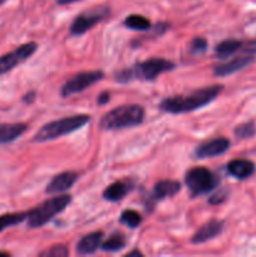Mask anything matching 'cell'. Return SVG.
Returning <instances> with one entry per match:
<instances>
[{"label": "cell", "mask_w": 256, "mask_h": 257, "mask_svg": "<svg viewBox=\"0 0 256 257\" xmlns=\"http://www.w3.org/2000/svg\"><path fill=\"white\" fill-rule=\"evenodd\" d=\"M222 85H211L202 89L193 90L190 94L167 97L160 103V108L163 112L171 113V114L193 112L215 100L222 92Z\"/></svg>", "instance_id": "cell-1"}, {"label": "cell", "mask_w": 256, "mask_h": 257, "mask_svg": "<svg viewBox=\"0 0 256 257\" xmlns=\"http://www.w3.org/2000/svg\"><path fill=\"white\" fill-rule=\"evenodd\" d=\"M175 63L163 58H151L133 67L125 68L115 73V80L119 83H128L135 79L155 80L162 73L175 69Z\"/></svg>", "instance_id": "cell-2"}, {"label": "cell", "mask_w": 256, "mask_h": 257, "mask_svg": "<svg viewBox=\"0 0 256 257\" xmlns=\"http://www.w3.org/2000/svg\"><path fill=\"white\" fill-rule=\"evenodd\" d=\"M90 122V117L88 114H75L70 117L60 118V119L53 120L43 125L37 133H35L33 141L34 142H48V141L57 140L62 136L70 135L75 131L84 127L87 123Z\"/></svg>", "instance_id": "cell-3"}, {"label": "cell", "mask_w": 256, "mask_h": 257, "mask_svg": "<svg viewBox=\"0 0 256 257\" xmlns=\"http://www.w3.org/2000/svg\"><path fill=\"white\" fill-rule=\"evenodd\" d=\"M143 119H145V108L142 105H120L104 114V117L100 119V127L108 131L122 130V128L141 124Z\"/></svg>", "instance_id": "cell-4"}, {"label": "cell", "mask_w": 256, "mask_h": 257, "mask_svg": "<svg viewBox=\"0 0 256 257\" xmlns=\"http://www.w3.org/2000/svg\"><path fill=\"white\" fill-rule=\"evenodd\" d=\"M70 202H72V196L70 195L55 196V197L44 201L35 208L28 211V226L30 228L42 227L45 223L52 221L54 216L64 211Z\"/></svg>", "instance_id": "cell-5"}, {"label": "cell", "mask_w": 256, "mask_h": 257, "mask_svg": "<svg viewBox=\"0 0 256 257\" xmlns=\"http://www.w3.org/2000/svg\"><path fill=\"white\" fill-rule=\"evenodd\" d=\"M185 182L192 196H200L215 190L220 183V177L206 167H193L187 171Z\"/></svg>", "instance_id": "cell-6"}, {"label": "cell", "mask_w": 256, "mask_h": 257, "mask_svg": "<svg viewBox=\"0 0 256 257\" xmlns=\"http://www.w3.org/2000/svg\"><path fill=\"white\" fill-rule=\"evenodd\" d=\"M103 77H104V73L102 70H89V72L78 73L63 84L60 94L64 98L77 94V93H80L89 88L94 83L102 80Z\"/></svg>", "instance_id": "cell-7"}, {"label": "cell", "mask_w": 256, "mask_h": 257, "mask_svg": "<svg viewBox=\"0 0 256 257\" xmlns=\"http://www.w3.org/2000/svg\"><path fill=\"white\" fill-rule=\"evenodd\" d=\"M108 14H109V8L99 7L77 15L75 19L73 20L72 25H70V34L75 35V37L83 35L88 30L92 29L94 25H97L98 23L102 22Z\"/></svg>", "instance_id": "cell-8"}, {"label": "cell", "mask_w": 256, "mask_h": 257, "mask_svg": "<svg viewBox=\"0 0 256 257\" xmlns=\"http://www.w3.org/2000/svg\"><path fill=\"white\" fill-rule=\"evenodd\" d=\"M38 49V44L34 42L25 43V44L20 45L17 49L13 52L7 53V54L0 57V75L7 74L10 70L14 69L15 67L20 64V63L25 62L29 59Z\"/></svg>", "instance_id": "cell-9"}, {"label": "cell", "mask_w": 256, "mask_h": 257, "mask_svg": "<svg viewBox=\"0 0 256 257\" xmlns=\"http://www.w3.org/2000/svg\"><path fill=\"white\" fill-rule=\"evenodd\" d=\"M253 60H255V57L252 54H246V53H243L240 57H236L233 59L228 60V62L216 65L213 68V74L216 77H226V75L233 74V73L247 67Z\"/></svg>", "instance_id": "cell-10"}, {"label": "cell", "mask_w": 256, "mask_h": 257, "mask_svg": "<svg viewBox=\"0 0 256 257\" xmlns=\"http://www.w3.org/2000/svg\"><path fill=\"white\" fill-rule=\"evenodd\" d=\"M228 148H230V141L227 138H215L197 147V150L195 151V156L197 158L216 157V156L223 155Z\"/></svg>", "instance_id": "cell-11"}, {"label": "cell", "mask_w": 256, "mask_h": 257, "mask_svg": "<svg viewBox=\"0 0 256 257\" xmlns=\"http://www.w3.org/2000/svg\"><path fill=\"white\" fill-rule=\"evenodd\" d=\"M78 180V173L74 171H67V172H62L59 175L54 176L49 183H48L47 193L49 195H54V193H60L68 191Z\"/></svg>", "instance_id": "cell-12"}, {"label": "cell", "mask_w": 256, "mask_h": 257, "mask_svg": "<svg viewBox=\"0 0 256 257\" xmlns=\"http://www.w3.org/2000/svg\"><path fill=\"white\" fill-rule=\"evenodd\" d=\"M223 227H225V223L221 220H211L208 221L207 223L202 226L195 235L192 236V243H203L207 242V241L212 240L216 236L220 235L223 231Z\"/></svg>", "instance_id": "cell-13"}, {"label": "cell", "mask_w": 256, "mask_h": 257, "mask_svg": "<svg viewBox=\"0 0 256 257\" xmlns=\"http://www.w3.org/2000/svg\"><path fill=\"white\" fill-rule=\"evenodd\" d=\"M133 187H135L133 181H117V182H113L112 185L105 188L104 192H103V197H104V200L109 201V202H118V201L123 200L133 190Z\"/></svg>", "instance_id": "cell-14"}, {"label": "cell", "mask_w": 256, "mask_h": 257, "mask_svg": "<svg viewBox=\"0 0 256 257\" xmlns=\"http://www.w3.org/2000/svg\"><path fill=\"white\" fill-rule=\"evenodd\" d=\"M181 191V183L175 180H162L158 181L153 187L152 193H151L150 200L161 201L163 198L172 197L177 195Z\"/></svg>", "instance_id": "cell-15"}, {"label": "cell", "mask_w": 256, "mask_h": 257, "mask_svg": "<svg viewBox=\"0 0 256 257\" xmlns=\"http://www.w3.org/2000/svg\"><path fill=\"white\" fill-rule=\"evenodd\" d=\"M103 237H104V233L102 231H95V232L83 236L77 243V252L82 256L92 255L100 247Z\"/></svg>", "instance_id": "cell-16"}, {"label": "cell", "mask_w": 256, "mask_h": 257, "mask_svg": "<svg viewBox=\"0 0 256 257\" xmlns=\"http://www.w3.org/2000/svg\"><path fill=\"white\" fill-rule=\"evenodd\" d=\"M227 172L237 180H246L255 172V165L248 160H232L227 163Z\"/></svg>", "instance_id": "cell-17"}, {"label": "cell", "mask_w": 256, "mask_h": 257, "mask_svg": "<svg viewBox=\"0 0 256 257\" xmlns=\"http://www.w3.org/2000/svg\"><path fill=\"white\" fill-rule=\"evenodd\" d=\"M27 124L24 123H7L0 124V145L14 142L27 131Z\"/></svg>", "instance_id": "cell-18"}, {"label": "cell", "mask_w": 256, "mask_h": 257, "mask_svg": "<svg viewBox=\"0 0 256 257\" xmlns=\"http://www.w3.org/2000/svg\"><path fill=\"white\" fill-rule=\"evenodd\" d=\"M243 42L238 39H226L223 42L218 43L215 48V54L217 58L225 59V58L231 57L238 50L242 49Z\"/></svg>", "instance_id": "cell-19"}, {"label": "cell", "mask_w": 256, "mask_h": 257, "mask_svg": "<svg viewBox=\"0 0 256 257\" xmlns=\"http://www.w3.org/2000/svg\"><path fill=\"white\" fill-rule=\"evenodd\" d=\"M27 218H28V211H24V212L4 213V215L0 216V232L7 230L8 227L17 226L19 225V223L24 222V221H27Z\"/></svg>", "instance_id": "cell-20"}, {"label": "cell", "mask_w": 256, "mask_h": 257, "mask_svg": "<svg viewBox=\"0 0 256 257\" xmlns=\"http://www.w3.org/2000/svg\"><path fill=\"white\" fill-rule=\"evenodd\" d=\"M125 28L132 30H140V32H145V30H148L152 24H151L150 19H147L143 15H138V14H132L128 15L127 18L123 22Z\"/></svg>", "instance_id": "cell-21"}, {"label": "cell", "mask_w": 256, "mask_h": 257, "mask_svg": "<svg viewBox=\"0 0 256 257\" xmlns=\"http://www.w3.org/2000/svg\"><path fill=\"white\" fill-rule=\"evenodd\" d=\"M127 245V240H125V236L123 233H114V235L110 236L108 240H105L104 242H102L100 248L105 252H117V251L122 250Z\"/></svg>", "instance_id": "cell-22"}, {"label": "cell", "mask_w": 256, "mask_h": 257, "mask_svg": "<svg viewBox=\"0 0 256 257\" xmlns=\"http://www.w3.org/2000/svg\"><path fill=\"white\" fill-rule=\"evenodd\" d=\"M119 220L123 225L128 226L130 228H136L142 223V217L135 210H124L120 213Z\"/></svg>", "instance_id": "cell-23"}, {"label": "cell", "mask_w": 256, "mask_h": 257, "mask_svg": "<svg viewBox=\"0 0 256 257\" xmlns=\"http://www.w3.org/2000/svg\"><path fill=\"white\" fill-rule=\"evenodd\" d=\"M235 136L240 140H245V138H250L252 137L253 135L256 133V128L255 124L252 122H247V123H243V124L237 125L233 131Z\"/></svg>", "instance_id": "cell-24"}, {"label": "cell", "mask_w": 256, "mask_h": 257, "mask_svg": "<svg viewBox=\"0 0 256 257\" xmlns=\"http://www.w3.org/2000/svg\"><path fill=\"white\" fill-rule=\"evenodd\" d=\"M207 47H208L207 40H206L205 38L197 37V38H195V39H192V42H191L190 53L192 55L203 54V53L207 50Z\"/></svg>", "instance_id": "cell-25"}, {"label": "cell", "mask_w": 256, "mask_h": 257, "mask_svg": "<svg viewBox=\"0 0 256 257\" xmlns=\"http://www.w3.org/2000/svg\"><path fill=\"white\" fill-rule=\"evenodd\" d=\"M68 255H69V250L64 245H54L40 252V256L43 257H67Z\"/></svg>", "instance_id": "cell-26"}, {"label": "cell", "mask_w": 256, "mask_h": 257, "mask_svg": "<svg viewBox=\"0 0 256 257\" xmlns=\"http://www.w3.org/2000/svg\"><path fill=\"white\" fill-rule=\"evenodd\" d=\"M227 198V191L226 190H220L218 192L213 193L212 196L208 200V203L210 205H220V203H223Z\"/></svg>", "instance_id": "cell-27"}, {"label": "cell", "mask_w": 256, "mask_h": 257, "mask_svg": "<svg viewBox=\"0 0 256 257\" xmlns=\"http://www.w3.org/2000/svg\"><path fill=\"white\" fill-rule=\"evenodd\" d=\"M241 50H243V53H246V54L255 55L256 54V40H250V42H247V43H243V47Z\"/></svg>", "instance_id": "cell-28"}, {"label": "cell", "mask_w": 256, "mask_h": 257, "mask_svg": "<svg viewBox=\"0 0 256 257\" xmlns=\"http://www.w3.org/2000/svg\"><path fill=\"white\" fill-rule=\"evenodd\" d=\"M108 102H109V93L103 92V93H100L99 95H98V98H97L98 104L103 105V104H107Z\"/></svg>", "instance_id": "cell-29"}, {"label": "cell", "mask_w": 256, "mask_h": 257, "mask_svg": "<svg viewBox=\"0 0 256 257\" xmlns=\"http://www.w3.org/2000/svg\"><path fill=\"white\" fill-rule=\"evenodd\" d=\"M34 99H35V92H30L23 97V100H24L25 103H32Z\"/></svg>", "instance_id": "cell-30"}, {"label": "cell", "mask_w": 256, "mask_h": 257, "mask_svg": "<svg viewBox=\"0 0 256 257\" xmlns=\"http://www.w3.org/2000/svg\"><path fill=\"white\" fill-rule=\"evenodd\" d=\"M127 257H133V256H141L142 257L143 256V253L141 252V251H138V250H133V251H131V252H128L127 255H125Z\"/></svg>", "instance_id": "cell-31"}, {"label": "cell", "mask_w": 256, "mask_h": 257, "mask_svg": "<svg viewBox=\"0 0 256 257\" xmlns=\"http://www.w3.org/2000/svg\"><path fill=\"white\" fill-rule=\"evenodd\" d=\"M78 2V0H58V4L59 5H65V4H70V3Z\"/></svg>", "instance_id": "cell-32"}, {"label": "cell", "mask_w": 256, "mask_h": 257, "mask_svg": "<svg viewBox=\"0 0 256 257\" xmlns=\"http://www.w3.org/2000/svg\"><path fill=\"white\" fill-rule=\"evenodd\" d=\"M4 2H5V0H0V5H2Z\"/></svg>", "instance_id": "cell-33"}]
</instances>
